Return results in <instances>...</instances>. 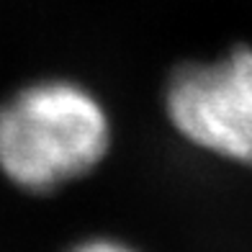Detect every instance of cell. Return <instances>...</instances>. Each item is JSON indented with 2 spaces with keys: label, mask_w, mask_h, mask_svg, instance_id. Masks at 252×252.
I'll use <instances>...</instances> for the list:
<instances>
[{
  "label": "cell",
  "mask_w": 252,
  "mask_h": 252,
  "mask_svg": "<svg viewBox=\"0 0 252 252\" xmlns=\"http://www.w3.org/2000/svg\"><path fill=\"white\" fill-rule=\"evenodd\" d=\"M113 116L75 77H36L0 98V178L49 198L95 173L113 150Z\"/></svg>",
  "instance_id": "6da1fadb"
},
{
  "label": "cell",
  "mask_w": 252,
  "mask_h": 252,
  "mask_svg": "<svg viewBox=\"0 0 252 252\" xmlns=\"http://www.w3.org/2000/svg\"><path fill=\"white\" fill-rule=\"evenodd\" d=\"M165 119L183 142L219 162L252 170V47L175 64L162 88Z\"/></svg>",
  "instance_id": "7a4b0ae2"
},
{
  "label": "cell",
  "mask_w": 252,
  "mask_h": 252,
  "mask_svg": "<svg viewBox=\"0 0 252 252\" xmlns=\"http://www.w3.org/2000/svg\"><path fill=\"white\" fill-rule=\"evenodd\" d=\"M64 252H142L139 247H134L131 242L108 234H95V237H83L75 245H70Z\"/></svg>",
  "instance_id": "3957f363"
}]
</instances>
